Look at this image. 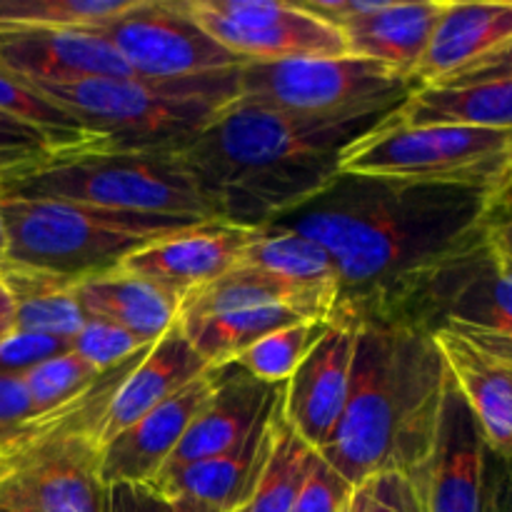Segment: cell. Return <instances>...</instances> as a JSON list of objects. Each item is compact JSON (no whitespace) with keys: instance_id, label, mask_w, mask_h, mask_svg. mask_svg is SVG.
Masks as SVG:
<instances>
[{"instance_id":"cell-32","label":"cell","mask_w":512,"mask_h":512,"mask_svg":"<svg viewBox=\"0 0 512 512\" xmlns=\"http://www.w3.org/2000/svg\"><path fill=\"white\" fill-rule=\"evenodd\" d=\"M328 325L330 323H323V320H300V323L285 325L245 348L233 363H238L263 383L285 385L293 378L305 355L323 338Z\"/></svg>"},{"instance_id":"cell-28","label":"cell","mask_w":512,"mask_h":512,"mask_svg":"<svg viewBox=\"0 0 512 512\" xmlns=\"http://www.w3.org/2000/svg\"><path fill=\"white\" fill-rule=\"evenodd\" d=\"M300 320L310 318L293 308H283V305H265V308H240L200 315V318H183L178 320V325L195 353L210 368H220V365L233 363L245 348L258 343L268 333L300 323Z\"/></svg>"},{"instance_id":"cell-36","label":"cell","mask_w":512,"mask_h":512,"mask_svg":"<svg viewBox=\"0 0 512 512\" xmlns=\"http://www.w3.org/2000/svg\"><path fill=\"white\" fill-rule=\"evenodd\" d=\"M353 485L313 450L293 512H345Z\"/></svg>"},{"instance_id":"cell-9","label":"cell","mask_w":512,"mask_h":512,"mask_svg":"<svg viewBox=\"0 0 512 512\" xmlns=\"http://www.w3.org/2000/svg\"><path fill=\"white\" fill-rule=\"evenodd\" d=\"M373 323V320H370ZM420 330L460 328L512 335V263L490 248L485 230L403 295L388 320Z\"/></svg>"},{"instance_id":"cell-25","label":"cell","mask_w":512,"mask_h":512,"mask_svg":"<svg viewBox=\"0 0 512 512\" xmlns=\"http://www.w3.org/2000/svg\"><path fill=\"white\" fill-rule=\"evenodd\" d=\"M75 298L85 318L118 325L148 345L158 343L180 315L178 298L118 268L78 280Z\"/></svg>"},{"instance_id":"cell-52","label":"cell","mask_w":512,"mask_h":512,"mask_svg":"<svg viewBox=\"0 0 512 512\" xmlns=\"http://www.w3.org/2000/svg\"><path fill=\"white\" fill-rule=\"evenodd\" d=\"M0 268H3V260H0Z\"/></svg>"},{"instance_id":"cell-5","label":"cell","mask_w":512,"mask_h":512,"mask_svg":"<svg viewBox=\"0 0 512 512\" xmlns=\"http://www.w3.org/2000/svg\"><path fill=\"white\" fill-rule=\"evenodd\" d=\"M0 198H40L123 213L218 220L175 148H95L55 155L0 180Z\"/></svg>"},{"instance_id":"cell-18","label":"cell","mask_w":512,"mask_h":512,"mask_svg":"<svg viewBox=\"0 0 512 512\" xmlns=\"http://www.w3.org/2000/svg\"><path fill=\"white\" fill-rule=\"evenodd\" d=\"M285 385H278L270 398L268 408L258 418L245 438L230 445L223 453L210 458L193 460V463L165 465L150 488L158 490L163 498H185L195 503L210 505L220 512H235L248 500L265 458H268L270 440H273V423L283 403Z\"/></svg>"},{"instance_id":"cell-22","label":"cell","mask_w":512,"mask_h":512,"mask_svg":"<svg viewBox=\"0 0 512 512\" xmlns=\"http://www.w3.org/2000/svg\"><path fill=\"white\" fill-rule=\"evenodd\" d=\"M448 0L390 3L383 0L375 10L338 25L350 55L375 60L405 78L415 80L420 60L438 28Z\"/></svg>"},{"instance_id":"cell-6","label":"cell","mask_w":512,"mask_h":512,"mask_svg":"<svg viewBox=\"0 0 512 512\" xmlns=\"http://www.w3.org/2000/svg\"><path fill=\"white\" fill-rule=\"evenodd\" d=\"M0 220L5 265L60 275L75 283L110 273L165 235L205 223L40 198H0Z\"/></svg>"},{"instance_id":"cell-30","label":"cell","mask_w":512,"mask_h":512,"mask_svg":"<svg viewBox=\"0 0 512 512\" xmlns=\"http://www.w3.org/2000/svg\"><path fill=\"white\" fill-rule=\"evenodd\" d=\"M0 113L38 130L55 155L85 153L108 148V140L60 108L53 98L40 93L33 83L0 68Z\"/></svg>"},{"instance_id":"cell-24","label":"cell","mask_w":512,"mask_h":512,"mask_svg":"<svg viewBox=\"0 0 512 512\" xmlns=\"http://www.w3.org/2000/svg\"><path fill=\"white\" fill-rule=\"evenodd\" d=\"M265 305H283V308L298 310L310 320L330 323L335 305H338V290L290 283V280L270 275L265 270L235 263V268L220 275L218 280L193 290L180 303L178 320L225 313V310L265 308Z\"/></svg>"},{"instance_id":"cell-8","label":"cell","mask_w":512,"mask_h":512,"mask_svg":"<svg viewBox=\"0 0 512 512\" xmlns=\"http://www.w3.org/2000/svg\"><path fill=\"white\" fill-rule=\"evenodd\" d=\"M418 83L358 55H313L240 65V100L315 118L398 110Z\"/></svg>"},{"instance_id":"cell-40","label":"cell","mask_w":512,"mask_h":512,"mask_svg":"<svg viewBox=\"0 0 512 512\" xmlns=\"http://www.w3.org/2000/svg\"><path fill=\"white\" fill-rule=\"evenodd\" d=\"M35 413V405L30 400L28 388L20 373H3L0 370V445L28 423Z\"/></svg>"},{"instance_id":"cell-21","label":"cell","mask_w":512,"mask_h":512,"mask_svg":"<svg viewBox=\"0 0 512 512\" xmlns=\"http://www.w3.org/2000/svg\"><path fill=\"white\" fill-rule=\"evenodd\" d=\"M512 40V0L458 3L448 0L445 13L415 70L418 88L443 85L460 70L498 53Z\"/></svg>"},{"instance_id":"cell-51","label":"cell","mask_w":512,"mask_h":512,"mask_svg":"<svg viewBox=\"0 0 512 512\" xmlns=\"http://www.w3.org/2000/svg\"><path fill=\"white\" fill-rule=\"evenodd\" d=\"M0 512H13V510H8V508H3V505H0Z\"/></svg>"},{"instance_id":"cell-27","label":"cell","mask_w":512,"mask_h":512,"mask_svg":"<svg viewBox=\"0 0 512 512\" xmlns=\"http://www.w3.org/2000/svg\"><path fill=\"white\" fill-rule=\"evenodd\" d=\"M0 280L13 298L15 330L48 335L65 343H73L83 330L88 318L75 298V280L5 263L0 268Z\"/></svg>"},{"instance_id":"cell-49","label":"cell","mask_w":512,"mask_h":512,"mask_svg":"<svg viewBox=\"0 0 512 512\" xmlns=\"http://www.w3.org/2000/svg\"><path fill=\"white\" fill-rule=\"evenodd\" d=\"M3 250H5V233H3V220H0V260H3Z\"/></svg>"},{"instance_id":"cell-35","label":"cell","mask_w":512,"mask_h":512,"mask_svg":"<svg viewBox=\"0 0 512 512\" xmlns=\"http://www.w3.org/2000/svg\"><path fill=\"white\" fill-rule=\"evenodd\" d=\"M143 348H148V343H140L128 330L93 318L85 320L83 330L70 343V350L78 353L85 363L93 365L98 373H105V370L125 363V360L138 355Z\"/></svg>"},{"instance_id":"cell-37","label":"cell","mask_w":512,"mask_h":512,"mask_svg":"<svg viewBox=\"0 0 512 512\" xmlns=\"http://www.w3.org/2000/svg\"><path fill=\"white\" fill-rule=\"evenodd\" d=\"M55 158L48 140L30 125L0 113V180Z\"/></svg>"},{"instance_id":"cell-2","label":"cell","mask_w":512,"mask_h":512,"mask_svg":"<svg viewBox=\"0 0 512 512\" xmlns=\"http://www.w3.org/2000/svg\"><path fill=\"white\" fill-rule=\"evenodd\" d=\"M388 118H315L238 98L180 153L215 218L263 230L318 198L345 150Z\"/></svg>"},{"instance_id":"cell-11","label":"cell","mask_w":512,"mask_h":512,"mask_svg":"<svg viewBox=\"0 0 512 512\" xmlns=\"http://www.w3.org/2000/svg\"><path fill=\"white\" fill-rule=\"evenodd\" d=\"M190 18L243 63L348 55L340 30L280 0H183Z\"/></svg>"},{"instance_id":"cell-45","label":"cell","mask_w":512,"mask_h":512,"mask_svg":"<svg viewBox=\"0 0 512 512\" xmlns=\"http://www.w3.org/2000/svg\"><path fill=\"white\" fill-rule=\"evenodd\" d=\"M448 328H455L458 333H463L465 338H470L475 345H480L483 350H488V353L498 355V358H503V360H508V363H512V335L483 333V330L460 328V325H448Z\"/></svg>"},{"instance_id":"cell-26","label":"cell","mask_w":512,"mask_h":512,"mask_svg":"<svg viewBox=\"0 0 512 512\" xmlns=\"http://www.w3.org/2000/svg\"><path fill=\"white\" fill-rule=\"evenodd\" d=\"M390 123L403 128L463 125V128L512 130V78L473 85H430L418 88Z\"/></svg>"},{"instance_id":"cell-33","label":"cell","mask_w":512,"mask_h":512,"mask_svg":"<svg viewBox=\"0 0 512 512\" xmlns=\"http://www.w3.org/2000/svg\"><path fill=\"white\" fill-rule=\"evenodd\" d=\"M133 0H0V33L25 28H98Z\"/></svg>"},{"instance_id":"cell-17","label":"cell","mask_w":512,"mask_h":512,"mask_svg":"<svg viewBox=\"0 0 512 512\" xmlns=\"http://www.w3.org/2000/svg\"><path fill=\"white\" fill-rule=\"evenodd\" d=\"M218 383V370H205L200 378L183 390L145 413L138 423L130 425L110 443L100 448V478L108 485L135 483L150 485L155 475L170 463L180 440L188 433L190 423L213 395Z\"/></svg>"},{"instance_id":"cell-23","label":"cell","mask_w":512,"mask_h":512,"mask_svg":"<svg viewBox=\"0 0 512 512\" xmlns=\"http://www.w3.org/2000/svg\"><path fill=\"white\" fill-rule=\"evenodd\" d=\"M213 395L190 423L168 465L193 463L223 453L253 430L278 385L253 378L238 363L220 365Z\"/></svg>"},{"instance_id":"cell-43","label":"cell","mask_w":512,"mask_h":512,"mask_svg":"<svg viewBox=\"0 0 512 512\" xmlns=\"http://www.w3.org/2000/svg\"><path fill=\"white\" fill-rule=\"evenodd\" d=\"M110 512H165V498L150 485H110Z\"/></svg>"},{"instance_id":"cell-48","label":"cell","mask_w":512,"mask_h":512,"mask_svg":"<svg viewBox=\"0 0 512 512\" xmlns=\"http://www.w3.org/2000/svg\"><path fill=\"white\" fill-rule=\"evenodd\" d=\"M165 512H220L210 505L195 503V500L185 498H165Z\"/></svg>"},{"instance_id":"cell-15","label":"cell","mask_w":512,"mask_h":512,"mask_svg":"<svg viewBox=\"0 0 512 512\" xmlns=\"http://www.w3.org/2000/svg\"><path fill=\"white\" fill-rule=\"evenodd\" d=\"M258 230L223 220H205L145 245L118 265L123 273L158 285L183 303L193 290L235 268L245 245Z\"/></svg>"},{"instance_id":"cell-13","label":"cell","mask_w":512,"mask_h":512,"mask_svg":"<svg viewBox=\"0 0 512 512\" xmlns=\"http://www.w3.org/2000/svg\"><path fill=\"white\" fill-rule=\"evenodd\" d=\"M490 450L448 373L433 443L410 473L423 512H485Z\"/></svg>"},{"instance_id":"cell-34","label":"cell","mask_w":512,"mask_h":512,"mask_svg":"<svg viewBox=\"0 0 512 512\" xmlns=\"http://www.w3.org/2000/svg\"><path fill=\"white\" fill-rule=\"evenodd\" d=\"M20 375H23L25 388H28L30 400L35 405V413H45V410H53L55 405L65 403L70 395L88 388L100 373L93 365L85 363L78 353L65 350V353L43 360V363L33 365Z\"/></svg>"},{"instance_id":"cell-12","label":"cell","mask_w":512,"mask_h":512,"mask_svg":"<svg viewBox=\"0 0 512 512\" xmlns=\"http://www.w3.org/2000/svg\"><path fill=\"white\" fill-rule=\"evenodd\" d=\"M0 458L8 470L0 483L3 508L110 512V488L100 478V448L90 435H58Z\"/></svg>"},{"instance_id":"cell-50","label":"cell","mask_w":512,"mask_h":512,"mask_svg":"<svg viewBox=\"0 0 512 512\" xmlns=\"http://www.w3.org/2000/svg\"><path fill=\"white\" fill-rule=\"evenodd\" d=\"M503 193H508V195H512V178H510V183H508V185H505V190H503Z\"/></svg>"},{"instance_id":"cell-31","label":"cell","mask_w":512,"mask_h":512,"mask_svg":"<svg viewBox=\"0 0 512 512\" xmlns=\"http://www.w3.org/2000/svg\"><path fill=\"white\" fill-rule=\"evenodd\" d=\"M310 455H313V448H308L300 435L290 428L283 415V403H280L268 458L248 500L235 512H293Z\"/></svg>"},{"instance_id":"cell-20","label":"cell","mask_w":512,"mask_h":512,"mask_svg":"<svg viewBox=\"0 0 512 512\" xmlns=\"http://www.w3.org/2000/svg\"><path fill=\"white\" fill-rule=\"evenodd\" d=\"M205 370H210V365L195 353L180 325L175 323L158 343L150 345L143 360L130 370L118 393L113 395L98 425V435H95L98 448H103L115 435L138 423L145 413L173 398L178 390L200 378Z\"/></svg>"},{"instance_id":"cell-29","label":"cell","mask_w":512,"mask_h":512,"mask_svg":"<svg viewBox=\"0 0 512 512\" xmlns=\"http://www.w3.org/2000/svg\"><path fill=\"white\" fill-rule=\"evenodd\" d=\"M238 265L265 270V273L278 275L290 283L310 285V288L340 290L338 265L333 255L315 240L295 230L278 228V225L258 230L240 253Z\"/></svg>"},{"instance_id":"cell-1","label":"cell","mask_w":512,"mask_h":512,"mask_svg":"<svg viewBox=\"0 0 512 512\" xmlns=\"http://www.w3.org/2000/svg\"><path fill=\"white\" fill-rule=\"evenodd\" d=\"M495 193L340 173L278 228L315 240L338 265L333 320H388L423 275L483 233ZM330 320V323H333Z\"/></svg>"},{"instance_id":"cell-38","label":"cell","mask_w":512,"mask_h":512,"mask_svg":"<svg viewBox=\"0 0 512 512\" xmlns=\"http://www.w3.org/2000/svg\"><path fill=\"white\" fill-rule=\"evenodd\" d=\"M65 350H70V343H65V340L13 330L0 343V370L3 373H25L33 365L55 358V355L65 353Z\"/></svg>"},{"instance_id":"cell-10","label":"cell","mask_w":512,"mask_h":512,"mask_svg":"<svg viewBox=\"0 0 512 512\" xmlns=\"http://www.w3.org/2000/svg\"><path fill=\"white\" fill-rule=\"evenodd\" d=\"M95 30L135 78H190L243 65L190 18L183 0H133Z\"/></svg>"},{"instance_id":"cell-47","label":"cell","mask_w":512,"mask_h":512,"mask_svg":"<svg viewBox=\"0 0 512 512\" xmlns=\"http://www.w3.org/2000/svg\"><path fill=\"white\" fill-rule=\"evenodd\" d=\"M345 512H370V480L355 485L353 495H350L348 510Z\"/></svg>"},{"instance_id":"cell-4","label":"cell","mask_w":512,"mask_h":512,"mask_svg":"<svg viewBox=\"0 0 512 512\" xmlns=\"http://www.w3.org/2000/svg\"><path fill=\"white\" fill-rule=\"evenodd\" d=\"M35 85V83H33ZM108 140V148L183 150L240 95V65L190 78H95L35 85Z\"/></svg>"},{"instance_id":"cell-39","label":"cell","mask_w":512,"mask_h":512,"mask_svg":"<svg viewBox=\"0 0 512 512\" xmlns=\"http://www.w3.org/2000/svg\"><path fill=\"white\" fill-rule=\"evenodd\" d=\"M370 512H423L410 475L388 470L370 478Z\"/></svg>"},{"instance_id":"cell-16","label":"cell","mask_w":512,"mask_h":512,"mask_svg":"<svg viewBox=\"0 0 512 512\" xmlns=\"http://www.w3.org/2000/svg\"><path fill=\"white\" fill-rule=\"evenodd\" d=\"M0 68L35 85L133 75L95 28L5 30L0 33Z\"/></svg>"},{"instance_id":"cell-14","label":"cell","mask_w":512,"mask_h":512,"mask_svg":"<svg viewBox=\"0 0 512 512\" xmlns=\"http://www.w3.org/2000/svg\"><path fill=\"white\" fill-rule=\"evenodd\" d=\"M358 325L333 320L315 348L285 383L283 415L290 428L315 453L333 438L345 403H348L350 375H353Z\"/></svg>"},{"instance_id":"cell-42","label":"cell","mask_w":512,"mask_h":512,"mask_svg":"<svg viewBox=\"0 0 512 512\" xmlns=\"http://www.w3.org/2000/svg\"><path fill=\"white\" fill-rule=\"evenodd\" d=\"M512 78V40L498 53L488 55V58L478 60L470 68L460 70L443 85H473V83H488V80H508Z\"/></svg>"},{"instance_id":"cell-19","label":"cell","mask_w":512,"mask_h":512,"mask_svg":"<svg viewBox=\"0 0 512 512\" xmlns=\"http://www.w3.org/2000/svg\"><path fill=\"white\" fill-rule=\"evenodd\" d=\"M455 388L478 420L488 450L512 460V363L488 353L455 328L433 330Z\"/></svg>"},{"instance_id":"cell-7","label":"cell","mask_w":512,"mask_h":512,"mask_svg":"<svg viewBox=\"0 0 512 512\" xmlns=\"http://www.w3.org/2000/svg\"><path fill=\"white\" fill-rule=\"evenodd\" d=\"M340 173L498 195L512 178V130L403 128L385 120L345 150Z\"/></svg>"},{"instance_id":"cell-46","label":"cell","mask_w":512,"mask_h":512,"mask_svg":"<svg viewBox=\"0 0 512 512\" xmlns=\"http://www.w3.org/2000/svg\"><path fill=\"white\" fill-rule=\"evenodd\" d=\"M13 330H15V305H13V298H10L8 288H5L3 280H0V343H3Z\"/></svg>"},{"instance_id":"cell-44","label":"cell","mask_w":512,"mask_h":512,"mask_svg":"<svg viewBox=\"0 0 512 512\" xmlns=\"http://www.w3.org/2000/svg\"><path fill=\"white\" fill-rule=\"evenodd\" d=\"M485 512H512V460H498L490 465Z\"/></svg>"},{"instance_id":"cell-41","label":"cell","mask_w":512,"mask_h":512,"mask_svg":"<svg viewBox=\"0 0 512 512\" xmlns=\"http://www.w3.org/2000/svg\"><path fill=\"white\" fill-rule=\"evenodd\" d=\"M485 238L490 248L512 263V195L498 193L490 203L488 215H485Z\"/></svg>"},{"instance_id":"cell-3","label":"cell","mask_w":512,"mask_h":512,"mask_svg":"<svg viewBox=\"0 0 512 512\" xmlns=\"http://www.w3.org/2000/svg\"><path fill=\"white\" fill-rule=\"evenodd\" d=\"M448 368L433 333L398 323H360L348 403L318 450L350 485L388 470L413 473L433 443Z\"/></svg>"}]
</instances>
